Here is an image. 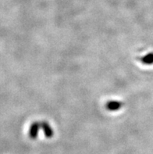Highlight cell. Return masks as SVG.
<instances>
[{"mask_svg": "<svg viewBox=\"0 0 153 154\" xmlns=\"http://www.w3.org/2000/svg\"><path fill=\"white\" fill-rule=\"evenodd\" d=\"M40 128H41V124H39L38 122H34L33 124H31L29 128V137L31 139H37Z\"/></svg>", "mask_w": 153, "mask_h": 154, "instance_id": "obj_1", "label": "cell"}, {"mask_svg": "<svg viewBox=\"0 0 153 154\" xmlns=\"http://www.w3.org/2000/svg\"><path fill=\"white\" fill-rule=\"evenodd\" d=\"M41 128L44 131V134H45L46 138H48V139L52 138V135H53V131H52V128H51V126L49 125V124L48 122H46V121L41 122Z\"/></svg>", "mask_w": 153, "mask_h": 154, "instance_id": "obj_2", "label": "cell"}, {"mask_svg": "<svg viewBox=\"0 0 153 154\" xmlns=\"http://www.w3.org/2000/svg\"><path fill=\"white\" fill-rule=\"evenodd\" d=\"M121 106H122V103L119 101H109L106 104L107 109L110 110V111L118 110L121 108Z\"/></svg>", "mask_w": 153, "mask_h": 154, "instance_id": "obj_3", "label": "cell"}, {"mask_svg": "<svg viewBox=\"0 0 153 154\" xmlns=\"http://www.w3.org/2000/svg\"><path fill=\"white\" fill-rule=\"evenodd\" d=\"M142 62L147 65L153 64V53H148L145 57H142Z\"/></svg>", "mask_w": 153, "mask_h": 154, "instance_id": "obj_4", "label": "cell"}]
</instances>
